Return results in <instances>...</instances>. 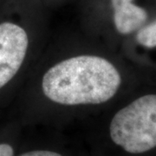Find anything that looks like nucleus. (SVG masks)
<instances>
[{
	"mask_svg": "<svg viewBox=\"0 0 156 156\" xmlns=\"http://www.w3.org/2000/svg\"><path fill=\"white\" fill-rule=\"evenodd\" d=\"M122 83L115 66L106 58L80 55L50 68L42 80L44 95L66 106L104 103L113 98Z\"/></svg>",
	"mask_w": 156,
	"mask_h": 156,
	"instance_id": "obj_1",
	"label": "nucleus"
},
{
	"mask_svg": "<svg viewBox=\"0 0 156 156\" xmlns=\"http://www.w3.org/2000/svg\"><path fill=\"white\" fill-rule=\"evenodd\" d=\"M110 137L130 154L156 147V94L146 95L120 109L112 119Z\"/></svg>",
	"mask_w": 156,
	"mask_h": 156,
	"instance_id": "obj_2",
	"label": "nucleus"
},
{
	"mask_svg": "<svg viewBox=\"0 0 156 156\" xmlns=\"http://www.w3.org/2000/svg\"><path fill=\"white\" fill-rule=\"evenodd\" d=\"M29 37L17 23H0V89L14 77L27 54Z\"/></svg>",
	"mask_w": 156,
	"mask_h": 156,
	"instance_id": "obj_3",
	"label": "nucleus"
},
{
	"mask_svg": "<svg viewBox=\"0 0 156 156\" xmlns=\"http://www.w3.org/2000/svg\"><path fill=\"white\" fill-rule=\"evenodd\" d=\"M114 23L119 33L127 35L140 29L147 21V11L133 0H111Z\"/></svg>",
	"mask_w": 156,
	"mask_h": 156,
	"instance_id": "obj_4",
	"label": "nucleus"
},
{
	"mask_svg": "<svg viewBox=\"0 0 156 156\" xmlns=\"http://www.w3.org/2000/svg\"><path fill=\"white\" fill-rule=\"evenodd\" d=\"M136 40L140 44L147 48L156 47V20L140 29Z\"/></svg>",
	"mask_w": 156,
	"mask_h": 156,
	"instance_id": "obj_5",
	"label": "nucleus"
},
{
	"mask_svg": "<svg viewBox=\"0 0 156 156\" xmlns=\"http://www.w3.org/2000/svg\"><path fill=\"white\" fill-rule=\"evenodd\" d=\"M20 156H62L58 153L48 150H35L24 153Z\"/></svg>",
	"mask_w": 156,
	"mask_h": 156,
	"instance_id": "obj_6",
	"label": "nucleus"
},
{
	"mask_svg": "<svg viewBox=\"0 0 156 156\" xmlns=\"http://www.w3.org/2000/svg\"><path fill=\"white\" fill-rule=\"evenodd\" d=\"M14 151L11 145L3 143L0 144V156H13Z\"/></svg>",
	"mask_w": 156,
	"mask_h": 156,
	"instance_id": "obj_7",
	"label": "nucleus"
}]
</instances>
